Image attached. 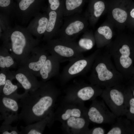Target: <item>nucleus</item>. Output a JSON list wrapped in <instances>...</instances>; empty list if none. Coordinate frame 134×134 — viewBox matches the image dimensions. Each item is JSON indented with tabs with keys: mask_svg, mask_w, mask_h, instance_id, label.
<instances>
[{
	"mask_svg": "<svg viewBox=\"0 0 134 134\" xmlns=\"http://www.w3.org/2000/svg\"><path fill=\"white\" fill-rule=\"evenodd\" d=\"M60 61L56 57L49 55L41 68L39 76L43 82L48 81L52 78L59 75Z\"/></svg>",
	"mask_w": 134,
	"mask_h": 134,
	"instance_id": "19",
	"label": "nucleus"
},
{
	"mask_svg": "<svg viewBox=\"0 0 134 134\" xmlns=\"http://www.w3.org/2000/svg\"><path fill=\"white\" fill-rule=\"evenodd\" d=\"M16 79L25 90V92L35 90L41 85L43 82L38 81L36 76L27 70L19 67L12 72Z\"/></svg>",
	"mask_w": 134,
	"mask_h": 134,
	"instance_id": "16",
	"label": "nucleus"
},
{
	"mask_svg": "<svg viewBox=\"0 0 134 134\" xmlns=\"http://www.w3.org/2000/svg\"><path fill=\"white\" fill-rule=\"evenodd\" d=\"M44 0H21L17 3L14 14L22 23L28 22L31 19L39 13Z\"/></svg>",
	"mask_w": 134,
	"mask_h": 134,
	"instance_id": "11",
	"label": "nucleus"
},
{
	"mask_svg": "<svg viewBox=\"0 0 134 134\" xmlns=\"http://www.w3.org/2000/svg\"><path fill=\"white\" fill-rule=\"evenodd\" d=\"M89 123L86 116L73 117L62 123V127L68 134H86Z\"/></svg>",
	"mask_w": 134,
	"mask_h": 134,
	"instance_id": "17",
	"label": "nucleus"
},
{
	"mask_svg": "<svg viewBox=\"0 0 134 134\" xmlns=\"http://www.w3.org/2000/svg\"><path fill=\"white\" fill-rule=\"evenodd\" d=\"M100 51L97 50L88 56L85 57L83 55L69 61L59 75L60 83L65 84L72 78L84 74L89 71Z\"/></svg>",
	"mask_w": 134,
	"mask_h": 134,
	"instance_id": "7",
	"label": "nucleus"
},
{
	"mask_svg": "<svg viewBox=\"0 0 134 134\" xmlns=\"http://www.w3.org/2000/svg\"><path fill=\"white\" fill-rule=\"evenodd\" d=\"M7 73V79L5 85L0 92V95L14 99L19 101L23 94H19L18 93V85L13 83V80L15 79L12 72L8 69Z\"/></svg>",
	"mask_w": 134,
	"mask_h": 134,
	"instance_id": "21",
	"label": "nucleus"
},
{
	"mask_svg": "<svg viewBox=\"0 0 134 134\" xmlns=\"http://www.w3.org/2000/svg\"><path fill=\"white\" fill-rule=\"evenodd\" d=\"M130 14L132 18H134V8L131 11Z\"/></svg>",
	"mask_w": 134,
	"mask_h": 134,
	"instance_id": "38",
	"label": "nucleus"
},
{
	"mask_svg": "<svg viewBox=\"0 0 134 134\" xmlns=\"http://www.w3.org/2000/svg\"><path fill=\"white\" fill-rule=\"evenodd\" d=\"M131 134H134V122L132 124Z\"/></svg>",
	"mask_w": 134,
	"mask_h": 134,
	"instance_id": "37",
	"label": "nucleus"
},
{
	"mask_svg": "<svg viewBox=\"0 0 134 134\" xmlns=\"http://www.w3.org/2000/svg\"><path fill=\"white\" fill-rule=\"evenodd\" d=\"M53 115V121H58L62 123L73 117L86 116L87 108L84 103H75L64 101Z\"/></svg>",
	"mask_w": 134,
	"mask_h": 134,
	"instance_id": "13",
	"label": "nucleus"
},
{
	"mask_svg": "<svg viewBox=\"0 0 134 134\" xmlns=\"http://www.w3.org/2000/svg\"><path fill=\"white\" fill-rule=\"evenodd\" d=\"M131 79L134 80V70Z\"/></svg>",
	"mask_w": 134,
	"mask_h": 134,
	"instance_id": "39",
	"label": "nucleus"
},
{
	"mask_svg": "<svg viewBox=\"0 0 134 134\" xmlns=\"http://www.w3.org/2000/svg\"><path fill=\"white\" fill-rule=\"evenodd\" d=\"M60 93L59 89L50 81L43 82L41 86L35 90L25 92L18 101L21 108L19 119L27 125L53 115Z\"/></svg>",
	"mask_w": 134,
	"mask_h": 134,
	"instance_id": "1",
	"label": "nucleus"
},
{
	"mask_svg": "<svg viewBox=\"0 0 134 134\" xmlns=\"http://www.w3.org/2000/svg\"><path fill=\"white\" fill-rule=\"evenodd\" d=\"M105 130L100 127H94L89 129L86 134H106Z\"/></svg>",
	"mask_w": 134,
	"mask_h": 134,
	"instance_id": "35",
	"label": "nucleus"
},
{
	"mask_svg": "<svg viewBox=\"0 0 134 134\" xmlns=\"http://www.w3.org/2000/svg\"><path fill=\"white\" fill-rule=\"evenodd\" d=\"M126 42L114 44L108 51L117 69L126 80L132 78L134 70V47Z\"/></svg>",
	"mask_w": 134,
	"mask_h": 134,
	"instance_id": "4",
	"label": "nucleus"
},
{
	"mask_svg": "<svg viewBox=\"0 0 134 134\" xmlns=\"http://www.w3.org/2000/svg\"><path fill=\"white\" fill-rule=\"evenodd\" d=\"M48 18L47 12H40L34 17L26 28L33 36L39 39L45 32Z\"/></svg>",
	"mask_w": 134,
	"mask_h": 134,
	"instance_id": "18",
	"label": "nucleus"
},
{
	"mask_svg": "<svg viewBox=\"0 0 134 134\" xmlns=\"http://www.w3.org/2000/svg\"><path fill=\"white\" fill-rule=\"evenodd\" d=\"M2 45L6 48L18 64L28 57L32 49L39 45V39L34 38L26 28L17 25L0 36Z\"/></svg>",
	"mask_w": 134,
	"mask_h": 134,
	"instance_id": "2",
	"label": "nucleus"
},
{
	"mask_svg": "<svg viewBox=\"0 0 134 134\" xmlns=\"http://www.w3.org/2000/svg\"><path fill=\"white\" fill-rule=\"evenodd\" d=\"M20 106L17 100L0 95V120L2 124H11L19 119Z\"/></svg>",
	"mask_w": 134,
	"mask_h": 134,
	"instance_id": "14",
	"label": "nucleus"
},
{
	"mask_svg": "<svg viewBox=\"0 0 134 134\" xmlns=\"http://www.w3.org/2000/svg\"><path fill=\"white\" fill-rule=\"evenodd\" d=\"M47 41L44 46L48 53L57 58L60 63L83 56V52L77 42L59 38Z\"/></svg>",
	"mask_w": 134,
	"mask_h": 134,
	"instance_id": "5",
	"label": "nucleus"
},
{
	"mask_svg": "<svg viewBox=\"0 0 134 134\" xmlns=\"http://www.w3.org/2000/svg\"><path fill=\"white\" fill-rule=\"evenodd\" d=\"M112 14L114 18L120 23L124 22L126 20L127 14L126 12L119 8H116L112 11Z\"/></svg>",
	"mask_w": 134,
	"mask_h": 134,
	"instance_id": "29",
	"label": "nucleus"
},
{
	"mask_svg": "<svg viewBox=\"0 0 134 134\" xmlns=\"http://www.w3.org/2000/svg\"><path fill=\"white\" fill-rule=\"evenodd\" d=\"M0 70V92L5 84L7 78V70Z\"/></svg>",
	"mask_w": 134,
	"mask_h": 134,
	"instance_id": "34",
	"label": "nucleus"
},
{
	"mask_svg": "<svg viewBox=\"0 0 134 134\" xmlns=\"http://www.w3.org/2000/svg\"><path fill=\"white\" fill-rule=\"evenodd\" d=\"M103 89L97 85L84 82L74 83L67 89L64 101L75 103H84L93 100L101 95Z\"/></svg>",
	"mask_w": 134,
	"mask_h": 134,
	"instance_id": "6",
	"label": "nucleus"
},
{
	"mask_svg": "<svg viewBox=\"0 0 134 134\" xmlns=\"http://www.w3.org/2000/svg\"><path fill=\"white\" fill-rule=\"evenodd\" d=\"M88 79L90 83L104 88L123 83L125 79L117 69L107 51H100L93 63Z\"/></svg>",
	"mask_w": 134,
	"mask_h": 134,
	"instance_id": "3",
	"label": "nucleus"
},
{
	"mask_svg": "<svg viewBox=\"0 0 134 134\" xmlns=\"http://www.w3.org/2000/svg\"><path fill=\"white\" fill-rule=\"evenodd\" d=\"M105 8L104 3L101 1L96 2L93 6V14L96 17H99L101 15Z\"/></svg>",
	"mask_w": 134,
	"mask_h": 134,
	"instance_id": "32",
	"label": "nucleus"
},
{
	"mask_svg": "<svg viewBox=\"0 0 134 134\" xmlns=\"http://www.w3.org/2000/svg\"><path fill=\"white\" fill-rule=\"evenodd\" d=\"M48 8L52 10H57L64 5V1L62 0H48Z\"/></svg>",
	"mask_w": 134,
	"mask_h": 134,
	"instance_id": "33",
	"label": "nucleus"
},
{
	"mask_svg": "<svg viewBox=\"0 0 134 134\" xmlns=\"http://www.w3.org/2000/svg\"><path fill=\"white\" fill-rule=\"evenodd\" d=\"M99 34L103 36L107 40H110L112 37V32L110 28L107 26H104L99 27L98 29Z\"/></svg>",
	"mask_w": 134,
	"mask_h": 134,
	"instance_id": "31",
	"label": "nucleus"
},
{
	"mask_svg": "<svg viewBox=\"0 0 134 134\" xmlns=\"http://www.w3.org/2000/svg\"><path fill=\"white\" fill-rule=\"evenodd\" d=\"M0 134H20L17 126L12 127L10 124H2L0 127Z\"/></svg>",
	"mask_w": 134,
	"mask_h": 134,
	"instance_id": "30",
	"label": "nucleus"
},
{
	"mask_svg": "<svg viewBox=\"0 0 134 134\" xmlns=\"http://www.w3.org/2000/svg\"><path fill=\"white\" fill-rule=\"evenodd\" d=\"M126 88L127 86L122 83L105 88L100 95L111 111L117 117L126 114Z\"/></svg>",
	"mask_w": 134,
	"mask_h": 134,
	"instance_id": "8",
	"label": "nucleus"
},
{
	"mask_svg": "<svg viewBox=\"0 0 134 134\" xmlns=\"http://www.w3.org/2000/svg\"><path fill=\"white\" fill-rule=\"evenodd\" d=\"M10 25L9 16L5 14L0 12V36L11 28Z\"/></svg>",
	"mask_w": 134,
	"mask_h": 134,
	"instance_id": "28",
	"label": "nucleus"
},
{
	"mask_svg": "<svg viewBox=\"0 0 134 134\" xmlns=\"http://www.w3.org/2000/svg\"><path fill=\"white\" fill-rule=\"evenodd\" d=\"M57 35L64 40L74 41L85 28L84 18L79 13L66 17Z\"/></svg>",
	"mask_w": 134,
	"mask_h": 134,
	"instance_id": "10",
	"label": "nucleus"
},
{
	"mask_svg": "<svg viewBox=\"0 0 134 134\" xmlns=\"http://www.w3.org/2000/svg\"><path fill=\"white\" fill-rule=\"evenodd\" d=\"M77 43L84 52L91 49L93 47L94 43L91 38L83 35Z\"/></svg>",
	"mask_w": 134,
	"mask_h": 134,
	"instance_id": "27",
	"label": "nucleus"
},
{
	"mask_svg": "<svg viewBox=\"0 0 134 134\" xmlns=\"http://www.w3.org/2000/svg\"><path fill=\"white\" fill-rule=\"evenodd\" d=\"M17 64L7 49L2 45L0 48V69H9L15 68Z\"/></svg>",
	"mask_w": 134,
	"mask_h": 134,
	"instance_id": "23",
	"label": "nucleus"
},
{
	"mask_svg": "<svg viewBox=\"0 0 134 134\" xmlns=\"http://www.w3.org/2000/svg\"><path fill=\"white\" fill-rule=\"evenodd\" d=\"M128 81L127 85L130 88L131 94L134 97V80L131 79Z\"/></svg>",
	"mask_w": 134,
	"mask_h": 134,
	"instance_id": "36",
	"label": "nucleus"
},
{
	"mask_svg": "<svg viewBox=\"0 0 134 134\" xmlns=\"http://www.w3.org/2000/svg\"><path fill=\"white\" fill-rule=\"evenodd\" d=\"M46 10L49 18L43 39V40L47 41L57 35L63 24L64 5L56 10H52L48 8Z\"/></svg>",
	"mask_w": 134,
	"mask_h": 134,
	"instance_id": "15",
	"label": "nucleus"
},
{
	"mask_svg": "<svg viewBox=\"0 0 134 134\" xmlns=\"http://www.w3.org/2000/svg\"><path fill=\"white\" fill-rule=\"evenodd\" d=\"M15 0L16 1L17 3H18V2H19L21 0Z\"/></svg>",
	"mask_w": 134,
	"mask_h": 134,
	"instance_id": "40",
	"label": "nucleus"
},
{
	"mask_svg": "<svg viewBox=\"0 0 134 134\" xmlns=\"http://www.w3.org/2000/svg\"><path fill=\"white\" fill-rule=\"evenodd\" d=\"M86 116L90 123L98 124H113L117 117L109 110L103 100L96 99L87 108Z\"/></svg>",
	"mask_w": 134,
	"mask_h": 134,
	"instance_id": "9",
	"label": "nucleus"
},
{
	"mask_svg": "<svg viewBox=\"0 0 134 134\" xmlns=\"http://www.w3.org/2000/svg\"><path fill=\"white\" fill-rule=\"evenodd\" d=\"M16 3L14 0H0V12L9 16L13 14Z\"/></svg>",
	"mask_w": 134,
	"mask_h": 134,
	"instance_id": "26",
	"label": "nucleus"
},
{
	"mask_svg": "<svg viewBox=\"0 0 134 134\" xmlns=\"http://www.w3.org/2000/svg\"><path fill=\"white\" fill-rule=\"evenodd\" d=\"M44 46H38L34 48L28 58L19 64L23 68L39 77L40 71L49 55Z\"/></svg>",
	"mask_w": 134,
	"mask_h": 134,
	"instance_id": "12",
	"label": "nucleus"
},
{
	"mask_svg": "<svg viewBox=\"0 0 134 134\" xmlns=\"http://www.w3.org/2000/svg\"><path fill=\"white\" fill-rule=\"evenodd\" d=\"M126 98L127 112L125 116L127 118L134 122V97L127 85Z\"/></svg>",
	"mask_w": 134,
	"mask_h": 134,
	"instance_id": "25",
	"label": "nucleus"
},
{
	"mask_svg": "<svg viewBox=\"0 0 134 134\" xmlns=\"http://www.w3.org/2000/svg\"><path fill=\"white\" fill-rule=\"evenodd\" d=\"M83 0H65L64 3V17L79 13L81 11Z\"/></svg>",
	"mask_w": 134,
	"mask_h": 134,
	"instance_id": "24",
	"label": "nucleus"
},
{
	"mask_svg": "<svg viewBox=\"0 0 134 134\" xmlns=\"http://www.w3.org/2000/svg\"><path fill=\"white\" fill-rule=\"evenodd\" d=\"M53 115L48 116L41 120L27 125L25 127L21 126L20 134H43L46 126L50 127L53 124Z\"/></svg>",
	"mask_w": 134,
	"mask_h": 134,
	"instance_id": "20",
	"label": "nucleus"
},
{
	"mask_svg": "<svg viewBox=\"0 0 134 134\" xmlns=\"http://www.w3.org/2000/svg\"><path fill=\"white\" fill-rule=\"evenodd\" d=\"M117 117L111 128L107 134H131L132 124L131 121L127 118Z\"/></svg>",
	"mask_w": 134,
	"mask_h": 134,
	"instance_id": "22",
	"label": "nucleus"
}]
</instances>
